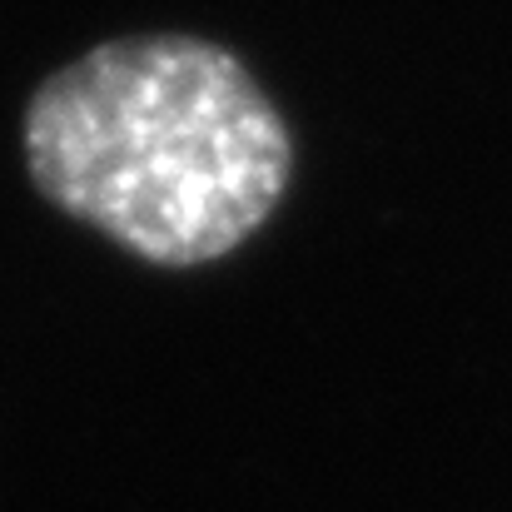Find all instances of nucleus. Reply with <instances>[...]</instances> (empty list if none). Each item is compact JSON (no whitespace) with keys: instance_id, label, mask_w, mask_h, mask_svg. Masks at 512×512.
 <instances>
[{"instance_id":"f257e3e1","label":"nucleus","mask_w":512,"mask_h":512,"mask_svg":"<svg viewBox=\"0 0 512 512\" xmlns=\"http://www.w3.org/2000/svg\"><path fill=\"white\" fill-rule=\"evenodd\" d=\"M35 189L150 264H209L284 199L289 130L254 75L194 35L110 40L25 110Z\"/></svg>"}]
</instances>
